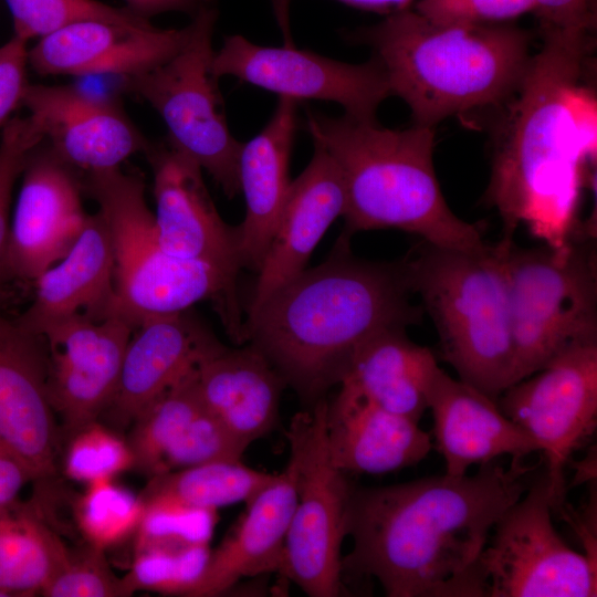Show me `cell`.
<instances>
[{"label": "cell", "mask_w": 597, "mask_h": 597, "mask_svg": "<svg viewBox=\"0 0 597 597\" xmlns=\"http://www.w3.org/2000/svg\"><path fill=\"white\" fill-rule=\"evenodd\" d=\"M591 32L541 27L542 46L506 103L485 192L503 238L523 224L555 251L582 239L584 167L596 150V102L583 85Z\"/></svg>", "instance_id": "obj_2"}, {"label": "cell", "mask_w": 597, "mask_h": 597, "mask_svg": "<svg viewBox=\"0 0 597 597\" xmlns=\"http://www.w3.org/2000/svg\"><path fill=\"white\" fill-rule=\"evenodd\" d=\"M346 193L332 157L314 144L311 161L291 181L268 252L258 272L248 313L300 274L329 226L343 217Z\"/></svg>", "instance_id": "obj_22"}, {"label": "cell", "mask_w": 597, "mask_h": 597, "mask_svg": "<svg viewBox=\"0 0 597 597\" xmlns=\"http://www.w3.org/2000/svg\"><path fill=\"white\" fill-rule=\"evenodd\" d=\"M200 397L224 431L244 450L277 423L286 386L271 363L250 344H221L197 366Z\"/></svg>", "instance_id": "obj_28"}, {"label": "cell", "mask_w": 597, "mask_h": 597, "mask_svg": "<svg viewBox=\"0 0 597 597\" xmlns=\"http://www.w3.org/2000/svg\"><path fill=\"white\" fill-rule=\"evenodd\" d=\"M202 0H125L127 8L148 19L151 15L170 11H197Z\"/></svg>", "instance_id": "obj_43"}, {"label": "cell", "mask_w": 597, "mask_h": 597, "mask_svg": "<svg viewBox=\"0 0 597 597\" xmlns=\"http://www.w3.org/2000/svg\"><path fill=\"white\" fill-rule=\"evenodd\" d=\"M134 328L112 314L102 320L75 316L44 333L49 396L70 437L109 406Z\"/></svg>", "instance_id": "obj_14"}, {"label": "cell", "mask_w": 597, "mask_h": 597, "mask_svg": "<svg viewBox=\"0 0 597 597\" xmlns=\"http://www.w3.org/2000/svg\"><path fill=\"white\" fill-rule=\"evenodd\" d=\"M406 329H387L365 343L341 384L389 412L419 422L441 368L432 352L412 342Z\"/></svg>", "instance_id": "obj_29"}, {"label": "cell", "mask_w": 597, "mask_h": 597, "mask_svg": "<svg viewBox=\"0 0 597 597\" xmlns=\"http://www.w3.org/2000/svg\"><path fill=\"white\" fill-rule=\"evenodd\" d=\"M350 39L371 49L413 124L433 128L450 116L506 104L532 57V34L513 23L438 24L411 8Z\"/></svg>", "instance_id": "obj_4"}, {"label": "cell", "mask_w": 597, "mask_h": 597, "mask_svg": "<svg viewBox=\"0 0 597 597\" xmlns=\"http://www.w3.org/2000/svg\"><path fill=\"white\" fill-rule=\"evenodd\" d=\"M326 408L320 399L312 410L294 415L285 432L296 470V503L277 572L311 597L343 591L341 547L353 492L329 454Z\"/></svg>", "instance_id": "obj_10"}, {"label": "cell", "mask_w": 597, "mask_h": 597, "mask_svg": "<svg viewBox=\"0 0 597 597\" xmlns=\"http://www.w3.org/2000/svg\"><path fill=\"white\" fill-rule=\"evenodd\" d=\"M154 177L156 237L169 254L213 265L237 279L239 234L220 217L202 169L167 140L145 153Z\"/></svg>", "instance_id": "obj_16"}, {"label": "cell", "mask_w": 597, "mask_h": 597, "mask_svg": "<svg viewBox=\"0 0 597 597\" xmlns=\"http://www.w3.org/2000/svg\"><path fill=\"white\" fill-rule=\"evenodd\" d=\"M182 29H158L102 20L81 21L40 38L28 50L40 75L117 74L123 78L170 57L185 42Z\"/></svg>", "instance_id": "obj_19"}, {"label": "cell", "mask_w": 597, "mask_h": 597, "mask_svg": "<svg viewBox=\"0 0 597 597\" xmlns=\"http://www.w3.org/2000/svg\"><path fill=\"white\" fill-rule=\"evenodd\" d=\"M144 506L142 496L107 479L87 484L74 514L86 542L104 551L135 534Z\"/></svg>", "instance_id": "obj_32"}, {"label": "cell", "mask_w": 597, "mask_h": 597, "mask_svg": "<svg viewBox=\"0 0 597 597\" xmlns=\"http://www.w3.org/2000/svg\"><path fill=\"white\" fill-rule=\"evenodd\" d=\"M69 555L31 509L17 501L0 509V597L41 594Z\"/></svg>", "instance_id": "obj_30"}, {"label": "cell", "mask_w": 597, "mask_h": 597, "mask_svg": "<svg viewBox=\"0 0 597 597\" xmlns=\"http://www.w3.org/2000/svg\"><path fill=\"white\" fill-rule=\"evenodd\" d=\"M433 436L446 474L461 476L470 467L501 455L513 459L541 452L538 443L509 419L496 401L440 369L429 392Z\"/></svg>", "instance_id": "obj_24"}, {"label": "cell", "mask_w": 597, "mask_h": 597, "mask_svg": "<svg viewBox=\"0 0 597 597\" xmlns=\"http://www.w3.org/2000/svg\"><path fill=\"white\" fill-rule=\"evenodd\" d=\"M533 469L492 461L473 475L353 489L343 573L376 578L389 597H479V557Z\"/></svg>", "instance_id": "obj_1"}, {"label": "cell", "mask_w": 597, "mask_h": 597, "mask_svg": "<svg viewBox=\"0 0 597 597\" xmlns=\"http://www.w3.org/2000/svg\"><path fill=\"white\" fill-rule=\"evenodd\" d=\"M46 341L0 311V439L32 479L55 471L57 432Z\"/></svg>", "instance_id": "obj_18"}, {"label": "cell", "mask_w": 597, "mask_h": 597, "mask_svg": "<svg viewBox=\"0 0 597 597\" xmlns=\"http://www.w3.org/2000/svg\"><path fill=\"white\" fill-rule=\"evenodd\" d=\"M540 28L590 30L596 24L595 0H534Z\"/></svg>", "instance_id": "obj_41"}, {"label": "cell", "mask_w": 597, "mask_h": 597, "mask_svg": "<svg viewBox=\"0 0 597 597\" xmlns=\"http://www.w3.org/2000/svg\"><path fill=\"white\" fill-rule=\"evenodd\" d=\"M359 9L383 12L387 15L410 8L416 0H338Z\"/></svg>", "instance_id": "obj_44"}, {"label": "cell", "mask_w": 597, "mask_h": 597, "mask_svg": "<svg viewBox=\"0 0 597 597\" xmlns=\"http://www.w3.org/2000/svg\"><path fill=\"white\" fill-rule=\"evenodd\" d=\"M28 43L12 35L0 46V134L13 113L23 106L28 81Z\"/></svg>", "instance_id": "obj_40"}, {"label": "cell", "mask_w": 597, "mask_h": 597, "mask_svg": "<svg viewBox=\"0 0 597 597\" xmlns=\"http://www.w3.org/2000/svg\"><path fill=\"white\" fill-rule=\"evenodd\" d=\"M296 503V470L285 469L251 501L245 512L209 553L188 596H217L245 577L277 572Z\"/></svg>", "instance_id": "obj_25"}, {"label": "cell", "mask_w": 597, "mask_h": 597, "mask_svg": "<svg viewBox=\"0 0 597 597\" xmlns=\"http://www.w3.org/2000/svg\"><path fill=\"white\" fill-rule=\"evenodd\" d=\"M306 128L343 177L342 235L397 229L442 248L470 250L485 243L480 227L459 218L446 201L433 164V127L392 129L377 121L308 111Z\"/></svg>", "instance_id": "obj_5"}, {"label": "cell", "mask_w": 597, "mask_h": 597, "mask_svg": "<svg viewBox=\"0 0 597 597\" xmlns=\"http://www.w3.org/2000/svg\"><path fill=\"white\" fill-rule=\"evenodd\" d=\"M43 142L74 170L121 168L150 144L112 100L67 85H29L23 106Z\"/></svg>", "instance_id": "obj_17"}, {"label": "cell", "mask_w": 597, "mask_h": 597, "mask_svg": "<svg viewBox=\"0 0 597 597\" xmlns=\"http://www.w3.org/2000/svg\"><path fill=\"white\" fill-rule=\"evenodd\" d=\"M326 437L333 463L344 472L379 474L412 467L432 449L418 422L389 412L341 384L327 402Z\"/></svg>", "instance_id": "obj_26"}, {"label": "cell", "mask_w": 597, "mask_h": 597, "mask_svg": "<svg viewBox=\"0 0 597 597\" xmlns=\"http://www.w3.org/2000/svg\"><path fill=\"white\" fill-rule=\"evenodd\" d=\"M84 189L98 206L113 245L112 314L142 321L213 303L232 341L244 343L237 279L220 269L167 253L158 243L142 177L121 168L86 174Z\"/></svg>", "instance_id": "obj_7"}, {"label": "cell", "mask_w": 597, "mask_h": 597, "mask_svg": "<svg viewBox=\"0 0 597 597\" xmlns=\"http://www.w3.org/2000/svg\"><path fill=\"white\" fill-rule=\"evenodd\" d=\"M298 102L279 96L274 112L249 142L239 157L240 192L245 216L237 227L242 268L259 272L268 252L291 180L289 165L293 146Z\"/></svg>", "instance_id": "obj_27"}, {"label": "cell", "mask_w": 597, "mask_h": 597, "mask_svg": "<svg viewBox=\"0 0 597 597\" xmlns=\"http://www.w3.org/2000/svg\"><path fill=\"white\" fill-rule=\"evenodd\" d=\"M63 464L70 479L88 484L134 468L135 459L129 443L96 420L70 437Z\"/></svg>", "instance_id": "obj_36"}, {"label": "cell", "mask_w": 597, "mask_h": 597, "mask_svg": "<svg viewBox=\"0 0 597 597\" xmlns=\"http://www.w3.org/2000/svg\"><path fill=\"white\" fill-rule=\"evenodd\" d=\"M413 10L438 24L499 25L535 11L534 0H418Z\"/></svg>", "instance_id": "obj_39"}, {"label": "cell", "mask_w": 597, "mask_h": 597, "mask_svg": "<svg viewBox=\"0 0 597 597\" xmlns=\"http://www.w3.org/2000/svg\"><path fill=\"white\" fill-rule=\"evenodd\" d=\"M209 553L208 544L138 549L130 570L122 578L123 594L151 590L188 596Z\"/></svg>", "instance_id": "obj_34"}, {"label": "cell", "mask_w": 597, "mask_h": 597, "mask_svg": "<svg viewBox=\"0 0 597 597\" xmlns=\"http://www.w3.org/2000/svg\"><path fill=\"white\" fill-rule=\"evenodd\" d=\"M42 142V134L28 115L12 117L0 134V286L12 280L8 268V243L13 187L29 154Z\"/></svg>", "instance_id": "obj_37"}, {"label": "cell", "mask_w": 597, "mask_h": 597, "mask_svg": "<svg viewBox=\"0 0 597 597\" xmlns=\"http://www.w3.org/2000/svg\"><path fill=\"white\" fill-rule=\"evenodd\" d=\"M34 295L15 317L27 331L43 336L75 316L102 320L112 315L115 297L114 253L107 226L97 211L69 251L33 281Z\"/></svg>", "instance_id": "obj_23"}, {"label": "cell", "mask_w": 597, "mask_h": 597, "mask_svg": "<svg viewBox=\"0 0 597 597\" xmlns=\"http://www.w3.org/2000/svg\"><path fill=\"white\" fill-rule=\"evenodd\" d=\"M412 294L406 258H357L349 238L341 235L323 263L304 269L248 313L244 342L314 405L342 383L370 338L421 323L425 312Z\"/></svg>", "instance_id": "obj_3"}, {"label": "cell", "mask_w": 597, "mask_h": 597, "mask_svg": "<svg viewBox=\"0 0 597 597\" xmlns=\"http://www.w3.org/2000/svg\"><path fill=\"white\" fill-rule=\"evenodd\" d=\"M188 311L149 317L134 328L115 395L104 412L119 426L133 423L221 345Z\"/></svg>", "instance_id": "obj_21"}, {"label": "cell", "mask_w": 597, "mask_h": 597, "mask_svg": "<svg viewBox=\"0 0 597 597\" xmlns=\"http://www.w3.org/2000/svg\"><path fill=\"white\" fill-rule=\"evenodd\" d=\"M31 474L0 439V509L12 504Z\"/></svg>", "instance_id": "obj_42"}, {"label": "cell", "mask_w": 597, "mask_h": 597, "mask_svg": "<svg viewBox=\"0 0 597 597\" xmlns=\"http://www.w3.org/2000/svg\"><path fill=\"white\" fill-rule=\"evenodd\" d=\"M217 11L201 7L182 45L167 60L124 77V86L161 117L167 142L207 171L229 198L240 193L242 143L231 134L212 70Z\"/></svg>", "instance_id": "obj_9"}, {"label": "cell", "mask_w": 597, "mask_h": 597, "mask_svg": "<svg viewBox=\"0 0 597 597\" xmlns=\"http://www.w3.org/2000/svg\"><path fill=\"white\" fill-rule=\"evenodd\" d=\"M212 70L218 78L233 76L297 102L337 103L344 114L363 121H377L379 105L391 96L385 71L374 56L352 64L290 43L259 45L239 34L224 39L214 52Z\"/></svg>", "instance_id": "obj_13"}, {"label": "cell", "mask_w": 597, "mask_h": 597, "mask_svg": "<svg viewBox=\"0 0 597 597\" xmlns=\"http://www.w3.org/2000/svg\"><path fill=\"white\" fill-rule=\"evenodd\" d=\"M46 597L124 596L122 578L111 570L104 551L88 544L80 554H71L64 565L43 587Z\"/></svg>", "instance_id": "obj_38"}, {"label": "cell", "mask_w": 597, "mask_h": 597, "mask_svg": "<svg viewBox=\"0 0 597 597\" xmlns=\"http://www.w3.org/2000/svg\"><path fill=\"white\" fill-rule=\"evenodd\" d=\"M544 472L499 519L476 564L479 597H590L596 556L569 547L553 522Z\"/></svg>", "instance_id": "obj_11"}, {"label": "cell", "mask_w": 597, "mask_h": 597, "mask_svg": "<svg viewBox=\"0 0 597 597\" xmlns=\"http://www.w3.org/2000/svg\"><path fill=\"white\" fill-rule=\"evenodd\" d=\"M595 256L584 239L563 251L510 243L506 269L515 383L568 346L597 341Z\"/></svg>", "instance_id": "obj_8"}, {"label": "cell", "mask_w": 597, "mask_h": 597, "mask_svg": "<svg viewBox=\"0 0 597 597\" xmlns=\"http://www.w3.org/2000/svg\"><path fill=\"white\" fill-rule=\"evenodd\" d=\"M144 513L136 528L135 551L208 544L214 512L160 498H144Z\"/></svg>", "instance_id": "obj_35"}, {"label": "cell", "mask_w": 597, "mask_h": 597, "mask_svg": "<svg viewBox=\"0 0 597 597\" xmlns=\"http://www.w3.org/2000/svg\"><path fill=\"white\" fill-rule=\"evenodd\" d=\"M500 410L540 446L555 507L565 499V467L597 420V341L576 343L506 388Z\"/></svg>", "instance_id": "obj_12"}, {"label": "cell", "mask_w": 597, "mask_h": 597, "mask_svg": "<svg viewBox=\"0 0 597 597\" xmlns=\"http://www.w3.org/2000/svg\"><path fill=\"white\" fill-rule=\"evenodd\" d=\"M197 367L156 398L133 421L128 441L135 464L150 478L218 460H241L245 451L202 401Z\"/></svg>", "instance_id": "obj_20"}, {"label": "cell", "mask_w": 597, "mask_h": 597, "mask_svg": "<svg viewBox=\"0 0 597 597\" xmlns=\"http://www.w3.org/2000/svg\"><path fill=\"white\" fill-rule=\"evenodd\" d=\"M276 474L262 472L240 460L209 461L151 478L144 498H160L181 505L216 511L248 503Z\"/></svg>", "instance_id": "obj_31"}, {"label": "cell", "mask_w": 597, "mask_h": 597, "mask_svg": "<svg viewBox=\"0 0 597 597\" xmlns=\"http://www.w3.org/2000/svg\"><path fill=\"white\" fill-rule=\"evenodd\" d=\"M513 239L470 249L426 243L406 258L409 283L431 317L443 359L490 398L515 383L506 252Z\"/></svg>", "instance_id": "obj_6"}, {"label": "cell", "mask_w": 597, "mask_h": 597, "mask_svg": "<svg viewBox=\"0 0 597 597\" xmlns=\"http://www.w3.org/2000/svg\"><path fill=\"white\" fill-rule=\"evenodd\" d=\"M13 20V35L27 42L70 24L102 20L130 25L148 24V19L129 8H115L96 0H6Z\"/></svg>", "instance_id": "obj_33"}, {"label": "cell", "mask_w": 597, "mask_h": 597, "mask_svg": "<svg viewBox=\"0 0 597 597\" xmlns=\"http://www.w3.org/2000/svg\"><path fill=\"white\" fill-rule=\"evenodd\" d=\"M10 219L8 268L11 279L32 282L78 237L87 213L76 170L42 142L28 156Z\"/></svg>", "instance_id": "obj_15"}]
</instances>
